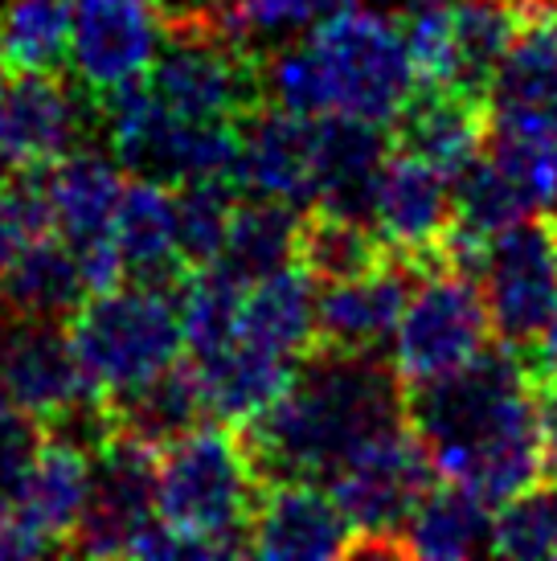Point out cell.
<instances>
[{
  "label": "cell",
  "instance_id": "cell-31",
  "mask_svg": "<svg viewBox=\"0 0 557 561\" xmlns=\"http://www.w3.org/2000/svg\"><path fill=\"white\" fill-rule=\"evenodd\" d=\"M247 287L250 283L234 275L221 259L189 275V283L181 287V332H185V348L197 360L221 353L238 336Z\"/></svg>",
  "mask_w": 557,
  "mask_h": 561
},
{
  "label": "cell",
  "instance_id": "cell-7",
  "mask_svg": "<svg viewBox=\"0 0 557 561\" xmlns=\"http://www.w3.org/2000/svg\"><path fill=\"white\" fill-rule=\"evenodd\" d=\"M0 377L42 431L94 447L107 435L103 386L78 360L62 320H13L0 336Z\"/></svg>",
  "mask_w": 557,
  "mask_h": 561
},
{
  "label": "cell",
  "instance_id": "cell-39",
  "mask_svg": "<svg viewBox=\"0 0 557 561\" xmlns=\"http://www.w3.org/2000/svg\"><path fill=\"white\" fill-rule=\"evenodd\" d=\"M13 320H16V316H13V308H9V299L0 296V336L13 328Z\"/></svg>",
  "mask_w": 557,
  "mask_h": 561
},
{
  "label": "cell",
  "instance_id": "cell-40",
  "mask_svg": "<svg viewBox=\"0 0 557 561\" xmlns=\"http://www.w3.org/2000/svg\"><path fill=\"white\" fill-rule=\"evenodd\" d=\"M549 500H554V537H557V476H549Z\"/></svg>",
  "mask_w": 557,
  "mask_h": 561
},
{
  "label": "cell",
  "instance_id": "cell-26",
  "mask_svg": "<svg viewBox=\"0 0 557 561\" xmlns=\"http://www.w3.org/2000/svg\"><path fill=\"white\" fill-rule=\"evenodd\" d=\"M0 296L16 320H70L87 299L78 250L58 230L37 238L0 271Z\"/></svg>",
  "mask_w": 557,
  "mask_h": 561
},
{
  "label": "cell",
  "instance_id": "cell-30",
  "mask_svg": "<svg viewBox=\"0 0 557 561\" xmlns=\"http://www.w3.org/2000/svg\"><path fill=\"white\" fill-rule=\"evenodd\" d=\"M4 70H66L75 62V0H9L0 13Z\"/></svg>",
  "mask_w": 557,
  "mask_h": 561
},
{
  "label": "cell",
  "instance_id": "cell-13",
  "mask_svg": "<svg viewBox=\"0 0 557 561\" xmlns=\"http://www.w3.org/2000/svg\"><path fill=\"white\" fill-rule=\"evenodd\" d=\"M488 136H492V99L439 82H418L406 107L389 124L394 152L427 160L447 181H455L488 152Z\"/></svg>",
  "mask_w": 557,
  "mask_h": 561
},
{
  "label": "cell",
  "instance_id": "cell-36",
  "mask_svg": "<svg viewBox=\"0 0 557 561\" xmlns=\"http://www.w3.org/2000/svg\"><path fill=\"white\" fill-rule=\"evenodd\" d=\"M263 75H266V99L275 107H287L295 115H328L332 111L325 70H320L308 42L295 49H278L275 58L263 66Z\"/></svg>",
  "mask_w": 557,
  "mask_h": 561
},
{
  "label": "cell",
  "instance_id": "cell-41",
  "mask_svg": "<svg viewBox=\"0 0 557 561\" xmlns=\"http://www.w3.org/2000/svg\"><path fill=\"white\" fill-rule=\"evenodd\" d=\"M9 172H13V164H9V157H4V152H0V185H4V181H9Z\"/></svg>",
  "mask_w": 557,
  "mask_h": 561
},
{
  "label": "cell",
  "instance_id": "cell-19",
  "mask_svg": "<svg viewBox=\"0 0 557 561\" xmlns=\"http://www.w3.org/2000/svg\"><path fill=\"white\" fill-rule=\"evenodd\" d=\"M238 185L259 197L316 202V115L266 103L242 124Z\"/></svg>",
  "mask_w": 557,
  "mask_h": 561
},
{
  "label": "cell",
  "instance_id": "cell-38",
  "mask_svg": "<svg viewBox=\"0 0 557 561\" xmlns=\"http://www.w3.org/2000/svg\"><path fill=\"white\" fill-rule=\"evenodd\" d=\"M528 360H537V365H545V369H557V304H554V316H549V324H545L542 341L533 344V348H525Z\"/></svg>",
  "mask_w": 557,
  "mask_h": 561
},
{
  "label": "cell",
  "instance_id": "cell-28",
  "mask_svg": "<svg viewBox=\"0 0 557 561\" xmlns=\"http://www.w3.org/2000/svg\"><path fill=\"white\" fill-rule=\"evenodd\" d=\"M492 508L464 483H434L431 496L418 504V513L406 525V546L410 558H476L492 553Z\"/></svg>",
  "mask_w": 557,
  "mask_h": 561
},
{
  "label": "cell",
  "instance_id": "cell-16",
  "mask_svg": "<svg viewBox=\"0 0 557 561\" xmlns=\"http://www.w3.org/2000/svg\"><path fill=\"white\" fill-rule=\"evenodd\" d=\"M349 520L341 504L311 480H266L254 520H250V558H344Z\"/></svg>",
  "mask_w": 557,
  "mask_h": 561
},
{
  "label": "cell",
  "instance_id": "cell-3",
  "mask_svg": "<svg viewBox=\"0 0 557 561\" xmlns=\"http://www.w3.org/2000/svg\"><path fill=\"white\" fill-rule=\"evenodd\" d=\"M263 480L230 422H202L160 451L156 516L197 537L214 558H250V520Z\"/></svg>",
  "mask_w": 557,
  "mask_h": 561
},
{
  "label": "cell",
  "instance_id": "cell-15",
  "mask_svg": "<svg viewBox=\"0 0 557 561\" xmlns=\"http://www.w3.org/2000/svg\"><path fill=\"white\" fill-rule=\"evenodd\" d=\"M160 49L152 0H75V70L94 94L148 75Z\"/></svg>",
  "mask_w": 557,
  "mask_h": 561
},
{
  "label": "cell",
  "instance_id": "cell-33",
  "mask_svg": "<svg viewBox=\"0 0 557 561\" xmlns=\"http://www.w3.org/2000/svg\"><path fill=\"white\" fill-rule=\"evenodd\" d=\"M54 205H49L46 169H13L0 185V271L13 263L37 238L54 234Z\"/></svg>",
  "mask_w": 557,
  "mask_h": 561
},
{
  "label": "cell",
  "instance_id": "cell-9",
  "mask_svg": "<svg viewBox=\"0 0 557 561\" xmlns=\"http://www.w3.org/2000/svg\"><path fill=\"white\" fill-rule=\"evenodd\" d=\"M480 279L496 341L521 353L533 348L557 304V209H542L496 238Z\"/></svg>",
  "mask_w": 557,
  "mask_h": 561
},
{
  "label": "cell",
  "instance_id": "cell-8",
  "mask_svg": "<svg viewBox=\"0 0 557 561\" xmlns=\"http://www.w3.org/2000/svg\"><path fill=\"white\" fill-rule=\"evenodd\" d=\"M394 336V369L406 386L447 377L480 357L496 336L480 271L439 266L422 275Z\"/></svg>",
  "mask_w": 557,
  "mask_h": 561
},
{
  "label": "cell",
  "instance_id": "cell-22",
  "mask_svg": "<svg viewBox=\"0 0 557 561\" xmlns=\"http://www.w3.org/2000/svg\"><path fill=\"white\" fill-rule=\"evenodd\" d=\"M46 188H49V205H54L58 234L75 250H82L91 247V242L111 238L115 209H120L127 181L99 152L75 148L70 157L54 160L46 169Z\"/></svg>",
  "mask_w": 557,
  "mask_h": 561
},
{
  "label": "cell",
  "instance_id": "cell-10",
  "mask_svg": "<svg viewBox=\"0 0 557 561\" xmlns=\"http://www.w3.org/2000/svg\"><path fill=\"white\" fill-rule=\"evenodd\" d=\"M160 451L127 435H103L91 447V492L70 537L75 558H127L139 533L156 520Z\"/></svg>",
  "mask_w": 557,
  "mask_h": 561
},
{
  "label": "cell",
  "instance_id": "cell-12",
  "mask_svg": "<svg viewBox=\"0 0 557 561\" xmlns=\"http://www.w3.org/2000/svg\"><path fill=\"white\" fill-rule=\"evenodd\" d=\"M451 181L427 160L406 157L389 148L382 188H377V234L386 238L389 250L410 263L418 275H431L447 263V234H451Z\"/></svg>",
  "mask_w": 557,
  "mask_h": 561
},
{
  "label": "cell",
  "instance_id": "cell-6",
  "mask_svg": "<svg viewBox=\"0 0 557 561\" xmlns=\"http://www.w3.org/2000/svg\"><path fill=\"white\" fill-rule=\"evenodd\" d=\"M308 46L325 70L332 111L389 127L418 87L402 25L353 0L316 21Z\"/></svg>",
  "mask_w": 557,
  "mask_h": 561
},
{
  "label": "cell",
  "instance_id": "cell-20",
  "mask_svg": "<svg viewBox=\"0 0 557 561\" xmlns=\"http://www.w3.org/2000/svg\"><path fill=\"white\" fill-rule=\"evenodd\" d=\"M111 238L124 254L132 279L181 296V287L193 271L181 263V247H177V193H172V185H160L148 176L127 181Z\"/></svg>",
  "mask_w": 557,
  "mask_h": 561
},
{
  "label": "cell",
  "instance_id": "cell-17",
  "mask_svg": "<svg viewBox=\"0 0 557 561\" xmlns=\"http://www.w3.org/2000/svg\"><path fill=\"white\" fill-rule=\"evenodd\" d=\"M492 131L557 140V4L512 42L492 82Z\"/></svg>",
  "mask_w": 557,
  "mask_h": 561
},
{
  "label": "cell",
  "instance_id": "cell-43",
  "mask_svg": "<svg viewBox=\"0 0 557 561\" xmlns=\"http://www.w3.org/2000/svg\"><path fill=\"white\" fill-rule=\"evenodd\" d=\"M4 513H9V500H0V516H4Z\"/></svg>",
  "mask_w": 557,
  "mask_h": 561
},
{
  "label": "cell",
  "instance_id": "cell-18",
  "mask_svg": "<svg viewBox=\"0 0 557 561\" xmlns=\"http://www.w3.org/2000/svg\"><path fill=\"white\" fill-rule=\"evenodd\" d=\"M205 419H214L209 398H205V377L197 357H189V353L164 365L148 381H139V386L103 393L107 435L139 438L156 451H164L169 443L189 435Z\"/></svg>",
  "mask_w": 557,
  "mask_h": 561
},
{
  "label": "cell",
  "instance_id": "cell-24",
  "mask_svg": "<svg viewBox=\"0 0 557 561\" xmlns=\"http://www.w3.org/2000/svg\"><path fill=\"white\" fill-rule=\"evenodd\" d=\"M311 287L316 283L299 263L250 283L247 296H242L238 336L292 360H304L316 348V296H311Z\"/></svg>",
  "mask_w": 557,
  "mask_h": 561
},
{
  "label": "cell",
  "instance_id": "cell-21",
  "mask_svg": "<svg viewBox=\"0 0 557 561\" xmlns=\"http://www.w3.org/2000/svg\"><path fill=\"white\" fill-rule=\"evenodd\" d=\"M91 492V447L70 435L42 431L25 480L16 488L13 508L46 533L58 553H70V537Z\"/></svg>",
  "mask_w": 557,
  "mask_h": 561
},
{
  "label": "cell",
  "instance_id": "cell-2",
  "mask_svg": "<svg viewBox=\"0 0 557 561\" xmlns=\"http://www.w3.org/2000/svg\"><path fill=\"white\" fill-rule=\"evenodd\" d=\"M406 422V381L377 353H328L311 348L295 365L292 386L263 414L238 422L259 480H311L328 476L344 459Z\"/></svg>",
  "mask_w": 557,
  "mask_h": 561
},
{
  "label": "cell",
  "instance_id": "cell-4",
  "mask_svg": "<svg viewBox=\"0 0 557 561\" xmlns=\"http://www.w3.org/2000/svg\"><path fill=\"white\" fill-rule=\"evenodd\" d=\"M439 480L443 476L406 422L361 443L328 476V492L353 529L344 558H410L406 525Z\"/></svg>",
  "mask_w": 557,
  "mask_h": 561
},
{
  "label": "cell",
  "instance_id": "cell-1",
  "mask_svg": "<svg viewBox=\"0 0 557 561\" xmlns=\"http://www.w3.org/2000/svg\"><path fill=\"white\" fill-rule=\"evenodd\" d=\"M406 426L434 471L464 483L488 508H504L549 480L525 357L500 341L455 374L406 386Z\"/></svg>",
  "mask_w": 557,
  "mask_h": 561
},
{
  "label": "cell",
  "instance_id": "cell-32",
  "mask_svg": "<svg viewBox=\"0 0 557 561\" xmlns=\"http://www.w3.org/2000/svg\"><path fill=\"white\" fill-rule=\"evenodd\" d=\"M177 193V247H181V263L189 271L217 263L226 250V234H230L234 218V181L221 176H193L185 185L172 188Z\"/></svg>",
  "mask_w": 557,
  "mask_h": 561
},
{
  "label": "cell",
  "instance_id": "cell-5",
  "mask_svg": "<svg viewBox=\"0 0 557 561\" xmlns=\"http://www.w3.org/2000/svg\"><path fill=\"white\" fill-rule=\"evenodd\" d=\"M66 332L103 393L127 390L181 357V296L132 279L127 287L82 299Z\"/></svg>",
  "mask_w": 557,
  "mask_h": 561
},
{
  "label": "cell",
  "instance_id": "cell-35",
  "mask_svg": "<svg viewBox=\"0 0 557 561\" xmlns=\"http://www.w3.org/2000/svg\"><path fill=\"white\" fill-rule=\"evenodd\" d=\"M455 0H410L402 21L406 49L414 62L418 82L455 87V33H451Z\"/></svg>",
  "mask_w": 557,
  "mask_h": 561
},
{
  "label": "cell",
  "instance_id": "cell-11",
  "mask_svg": "<svg viewBox=\"0 0 557 561\" xmlns=\"http://www.w3.org/2000/svg\"><path fill=\"white\" fill-rule=\"evenodd\" d=\"M87 127V99L66 70H13L0 91V152L13 169H49Z\"/></svg>",
  "mask_w": 557,
  "mask_h": 561
},
{
  "label": "cell",
  "instance_id": "cell-37",
  "mask_svg": "<svg viewBox=\"0 0 557 561\" xmlns=\"http://www.w3.org/2000/svg\"><path fill=\"white\" fill-rule=\"evenodd\" d=\"M525 369H528V381H533V398H537V419H542L545 451H549V476H557V369H545V365H537V360L528 357H525Z\"/></svg>",
  "mask_w": 557,
  "mask_h": 561
},
{
  "label": "cell",
  "instance_id": "cell-34",
  "mask_svg": "<svg viewBox=\"0 0 557 561\" xmlns=\"http://www.w3.org/2000/svg\"><path fill=\"white\" fill-rule=\"evenodd\" d=\"M492 553L496 558H516V561L557 558L549 480L500 508V516L492 520Z\"/></svg>",
  "mask_w": 557,
  "mask_h": 561
},
{
  "label": "cell",
  "instance_id": "cell-29",
  "mask_svg": "<svg viewBox=\"0 0 557 561\" xmlns=\"http://www.w3.org/2000/svg\"><path fill=\"white\" fill-rule=\"evenodd\" d=\"M299 209L283 197H254L238 202L230 218V234L221 263L247 283H259L295 263V234H299Z\"/></svg>",
  "mask_w": 557,
  "mask_h": 561
},
{
  "label": "cell",
  "instance_id": "cell-23",
  "mask_svg": "<svg viewBox=\"0 0 557 561\" xmlns=\"http://www.w3.org/2000/svg\"><path fill=\"white\" fill-rule=\"evenodd\" d=\"M545 9H554V4H542V0H455L451 4L455 87L492 99V82L509 58L512 42Z\"/></svg>",
  "mask_w": 557,
  "mask_h": 561
},
{
  "label": "cell",
  "instance_id": "cell-27",
  "mask_svg": "<svg viewBox=\"0 0 557 561\" xmlns=\"http://www.w3.org/2000/svg\"><path fill=\"white\" fill-rule=\"evenodd\" d=\"M394 259V250L373 221L344 218L337 209L311 205L299 218V234H295V263L311 275V283H341L356 279L373 266Z\"/></svg>",
  "mask_w": 557,
  "mask_h": 561
},
{
  "label": "cell",
  "instance_id": "cell-42",
  "mask_svg": "<svg viewBox=\"0 0 557 561\" xmlns=\"http://www.w3.org/2000/svg\"><path fill=\"white\" fill-rule=\"evenodd\" d=\"M4 82H9V70H4V62H0V91H4Z\"/></svg>",
  "mask_w": 557,
  "mask_h": 561
},
{
  "label": "cell",
  "instance_id": "cell-14",
  "mask_svg": "<svg viewBox=\"0 0 557 561\" xmlns=\"http://www.w3.org/2000/svg\"><path fill=\"white\" fill-rule=\"evenodd\" d=\"M414 266L398 254L356 279L320 283L316 296V348L328 353H382V344L398 332L410 291L418 287Z\"/></svg>",
  "mask_w": 557,
  "mask_h": 561
},
{
  "label": "cell",
  "instance_id": "cell-25",
  "mask_svg": "<svg viewBox=\"0 0 557 561\" xmlns=\"http://www.w3.org/2000/svg\"><path fill=\"white\" fill-rule=\"evenodd\" d=\"M189 357H193V353H189ZM197 365H202V377H205L209 414L238 426V422L263 414L266 405L292 386L299 360L283 357V353H271L263 344H250V341H242V336H234L221 353L197 360Z\"/></svg>",
  "mask_w": 557,
  "mask_h": 561
}]
</instances>
